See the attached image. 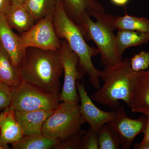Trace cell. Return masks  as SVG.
<instances>
[{
    "label": "cell",
    "instance_id": "cell-1",
    "mask_svg": "<svg viewBox=\"0 0 149 149\" xmlns=\"http://www.w3.org/2000/svg\"><path fill=\"white\" fill-rule=\"evenodd\" d=\"M19 70L22 82L59 97L60 78L63 72L60 50L27 48Z\"/></svg>",
    "mask_w": 149,
    "mask_h": 149
},
{
    "label": "cell",
    "instance_id": "cell-8",
    "mask_svg": "<svg viewBox=\"0 0 149 149\" xmlns=\"http://www.w3.org/2000/svg\"><path fill=\"white\" fill-rule=\"evenodd\" d=\"M60 52L64 77L60 100L61 102H79L80 99L76 86L77 80H80L77 67L79 58L64 39L61 41Z\"/></svg>",
    "mask_w": 149,
    "mask_h": 149
},
{
    "label": "cell",
    "instance_id": "cell-31",
    "mask_svg": "<svg viewBox=\"0 0 149 149\" xmlns=\"http://www.w3.org/2000/svg\"><path fill=\"white\" fill-rule=\"evenodd\" d=\"M12 3L17 5H22L24 0H12Z\"/></svg>",
    "mask_w": 149,
    "mask_h": 149
},
{
    "label": "cell",
    "instance_id": "cell-21",
    "mask_svg": "<svg viewBox=\"0 0 149 149\" xmlns=\"http://www.w3.org/2000/svg\"><path fill=\"white\" fill-rule=\"evenodd\" d=\"M56 0H24L23 6L31 14L36 23L53 14Z\"/></svg>",
    "mask_w": 149,
    "mask_h": 149
},
{
    "label": "cell",
    "instance_id": "cell-26",
    "mask_svg": "<svg viewBox=\"0 0 149 149\" xmlns=\"http://www.w3.org/2000/svg\"><path fill=\"white\" fill-rule=\"evenodd\" d=\"M11 99V88L0 83V109L9 107Z\"/></svg>",
    "mask_w": 149,
    "mask_h": 149
},
{
    "label": "cell",
    "instance_id": "cell-19",
    "mask_svg": "<svg viewBox=\"0 0 149 149\" xmlns=\"http://www.w3.org/2000/svg\"><path fill=\"white\" fill-rule=\"evenodd\" d=\"M60 141L44 133L24 136L20 141L12 144L13 149H55Z\"/></svg>",
    "mask_w": 149,
    "mask_h": 149
},
{
    "label": "cell",
    "instance_id": "cell-7",
    "mask_svg": "<svg viewBox=\"0 0 149 149\" xmlns=\"http://www.w3.org/2000/svg\"><path fill=\"white\" fill-rule=\"evenodd\" d=\"M24 48H39L59 51L61 41L56 35L53 23V15H48L37 22L27 32L19 35Z\"/></svg>",
    "mask_w": 149,
    "mask_h": 149
},
{
    "label": "cell",
    "instance_id": "cell-14",
    "mask_svg": "<svg viewBox=\"0 0 149 149\" xmlns=\"http://www.w3.org/2000/svg\"><path fill=\"white\" fill-rule=\"evenodd\" d=\"M68 16L79 27L86 15L90 16L93 11L105 12L104 8L97 0H62Z\"/></svg>",
    "mask_w": 149,
    "mask_h": 149
},
{
    "label": "cell",
    "instance_id": "cell-3",
    "mask_svg": "<svg viewBox=\"0 0 149 149\" xmlns=\"http://www.w3.org/2000/svg\"><path fill=\"white\" fill-rule=\"evenodd\" d=\"M136 76L137 72L131 68L128 58L115 66H104L100 74L104 85L93 93L91 98L112 109L120 106L119 100L123 101L130 108Z\"/></svg>",
    "mask_w": 149,
    "mask_h": 149
},
{
    "label": "cell",
    "instance_id": "cell-9",
    "mask_svg": "<svg viewBox=\"0 0 149 149\" xmlns=\"http://www.w3.org/2000/svg\"><path fill=\"white\" fill-rule=\"evenodd\" d=\"M116 118L110 123L120 137V148H130L136 136L144 133L146 126L148 116L143 114L137 119H131L127 116L125 109L120 105L115 109Z\"/></svg>",
    "mask_w": 149,
    "mask_h": 149
},
{
    "label": "cell",
    "instance_id": "cell-24",
    "mask_svg": "<svg viewBox=\"0 0 149 149\" xmlns=\"http://www.w3.org/2000/svg\"><path fill=\"white\" fill-rule=\"evenodd\" d=\"M130 63L131 68L135 72L148 69L149 67V52L141 51L130 59Z\"/></svg>",
    "mask_w": 149,
    "mask_h": 149
},
{
    "label": "cell",
    "instance_id": "cell-13",
    "mask_svg": "<svg viewBox=\"0 0 149 149\" xmlns=\"http://www.w3.org/2000/svg\"><path fill=\"white\" fill-rule=\"evenodd\" d=\"M130 108L133 112L149 115V70L137 72Z\"/></svg>",
    "mask_w": 149,
    "mask_h": 149
},
{
    "label": "cell",
    "instance_id": "cell-2",
    "mask_svg": "<svg viewBox=\"0 0 149 149\" xmlns=\"http://www.w3.org/2000/svg\"><path fill=\"white\" fill-rule=\"evenodd\" d=\"M53 23L58 37L66 40L79 58L77 67L80 80L88 74L91 85L96 90L100 89L101 70L95 67L92 61V57L99 54L98 50L87 44L80 27L67 15L62 0H56Z\"/></svg>",
    "mask_w": 149,
    "mask_h": 149
},
{
    "label": "cell",
    "instance_id": "cell-5",
    "mask_svg": "<svg viewBox=\"0 0 149 149\" xmlns=\"http://www.w3.org/2000/svg\"><path fill=\"white\" fill-rule=\"evenodd\" d=\"M87 41H93L101 55V62L104 66H115L122 61L113 30L100 21L94 22L88 15L84 17L80 27Z\"/></svg>",
    "mask_w": 149,
    "mask_h": 149
},
{
    "label": "cell",
    "instance_id": "cell-6",
    "mask_svg": "<svg viewBox=\"0 0 149 149\" xmlns=\"http://www.w3.org/2000/svg\"><path fill=\"white\" fill-rule=\"evenodd\" d=\"M61 102L59 97L52 95L26 82L11 88L9 107L15 111H53Z\"/></svg>",
    "mask_w": 149,
    "mask_h": 149
},
{
    "label": "cell",
    "instance_id": "cell-29",
    "mask_svg": "<svg viewBox=\"0 0 149 149\" xmlns=\"http://www.w3.org/2000/svg\"><path fill=\"white\" fill-rule=\"evenodd\" d=\"M134 149H149V143L141 142L140 143H137L133 147Z\"/></svg>",
    "mask_w": 149,
    "mask_h": 149
},
{
    "label": "cell",
    "instance_id": "cell-15",
    "mask_svg": "<svg viewBox=\"0 0 149 149\" xmlns=\"http://www.w3.org/2000/svg\"><path fill=\"white\" fill-rule=\"evenodd\" d=\"M5 111V115L0 121V146L3 149H9L8 144L17 143L24 136L15 118L14 110L8 107Z\"/></svg>",
    "mask_w": 149,
    "mask_h": 149
},
{
    "label": "cell",
    "instance_id": "cell-18",
    "mask_svg": "<svg viewBox=\"0 0 149 149\" xmlns=\"http://www.w3.org/2000/svg\"><path fill=\"white\" fill-rule=\"evenodd\" d=\"M22 82L19 69L15 66L0 42V83L12 88L18 86Z\"/></svg>",
    "mask_w": 149,
    "mask_h": 149
},
{
    "label": "cell",
    "instance_id": "cell-4",
    "mask_svg": "<svg viewBox=\"0 0 149 149\" xmlns=\"http://www.w3.org/2000/svg\"><path fill=\"white\" fill-rule=\"evenodd\" d=\"M79 107V102H61L44 123L42 133L61 141L80 131L85 122Z\"/></svg>",
    "mask_w": 149,
    "mask_h": 149
},
{
    "label": "cell",
    "instance_id": "cell-32",
    "mask_svg": "<svg viewBox=\"0 0 149 149\" xmlns=\"http://www.w3.org/2000/svg\"><path fill=\"white\" fill-rule=\"evenodd\" d=\"M6 114V111L5 110L3 112V113H1V114H0V121H1V120H2V119L4 117L5 115Z\"/></svg>",
    "mask_w": 149,
    "mask_h": 149
},
{
    "label": "cell",
    "instance_id": "cell-28",
    "mask_svg": "<svg viewBox=\"0 0 149 149\" xmlns=\"http://www.w3.org/2000/svg\"><path fill=\"white\" fill-rule=\"evenodd\" d=\"M147 116H148V120H147L146 126L143 133H144L143 139L141 142L149 143V115H147Z\"/></svg>",
    "mask_w": 149,
    "mask_h": 149
},
{
    "label": "cell",
    "instance_id": "cell-11",
    "mask_svg": "<svg viewBox=\"0 0 149 149\" xmlns=\"http://www.w3.org/2000/svg\"><path fill=\"white\" fill-rule=\"evenodd\" d=\"M91 16H93L97 21L114 31L129 30L149 33V20L144 17L130 16L125 14L124 16H113L105 12L93 11Z\"/></svg>",
    "mask_w": 149,
    "mask_h": 149
},
{
    "label": "cell",
    "instance_id": "cell-17",
    "mask_svg": "<svg viewBox=\"0 0 149 149\" xmlns=\"http://www.w3.org/2000/svg\"><path fill=\"white\" fill-rule=\"evenodd\" d=\"M3 14L9 26L20 34L27 32L36 23L23 5L12 3Z\"/></svg>",
    "mask_w": 149,
    "mask_h": 149
},
{
    "label": "cell",
    "instance_id": "cell-30",
    "mask_svg": "<svg viewBox=\"0 0 149 149\" xmlns=\"http://www.w3.org/2000/svg\"><path fill=\"white\" fill-rule=\"evenodd\" d=\"M111 2L118 6H123L125 5L128 3L129 0H111Z\"/></svg>",
    "mask_w": 149,
    "mask_h": 149
},
{
    "label": "cell",
    "instance_id": "cell-22",
    "mask_svg": "<svg viewBox=\"0 0 149 149\" xmlns=\"http://www.w3.org/2000/svg\"><path fill=\"white\" fill-rule=\"evenodd\" d=\"M99 149H119L120 137L110 123H106L97 131Z\"/></svg>",
    "mask_w": 149,
    "mask_h": 149
},
{
    "label": "cell",
    "instance_id": "cell-10",
    "mask_svg": "<svg viewBox=\"0 0 149 149\" xmlns=\"http://www.w3.org/2000/svg\"><path fill=\"white\" fill-rule=\"evenodd\" d=\"M76 86L80 102L79 109L84 122L92 129L98 130L106 123L114 121L116 116L115 110L105 111L96 107L88 95L84 82L80 83L77 80Z\"/></svg>",
    "mask_w": 149,
    "mask_h": 149
},
{
    "label": "cell",
    "instance_id": "cell-20",
    "mask_svg": "<svg viewBox=\"0 0 149 149\" xmlns=\"http://www.w3.org/2000/svg\"><path fill=\"white\" fill-rule=\"evenodd\" d=\"M116 42L119 52L123 56L127 48L142 45L149 41V33L129 30H118Z\"/></svg>",
    "mask_w": 149,
    "mask_h": 149
},
{
    "label": "cell",
    "instance_id": "cell-12",
    "mask_svg": "<svg viewBox=\"0 0 149 149\" xmlns=\"http://www.w3.org/2000/svg\"><path fill=\"white\" fill-rule=\"evenodd\" d=\"M0 42L15 66L19 69L24 61L26 49L22 45L20 35H17L9 26L3 13H0Z\"/></svg>",
    "mask_w": 149,
    "mask_h": 149
},
{
    "label": "cell",
    "instance_id": "cell-16",
    "mask_svg": "<svg viewBox=\"0 0 149 149\" xmlns=\"http://www.w3.org/2000/svg\"><path fill=\"white\" fill-rule=\"evenodd\" d=\"M54 111H15V114L17 122L23 130L24 136H27L42 133L44 123Z\"/></svg>",
    "mask_w": 149,
    "mask_h": 149
},
{
    "label": "cell",
    "instance_id": "cell-33",
    "mask_svg": "<svg viewBox=\"0 0 149 149\" xmlns=\"http://www.w3.org/2000/svg\"><path fill=\"white\" fill-rule=\"evenodd\" d=\"M0 149H3L2 148H1V146H0Z\"/></svg>",
    "mask_w": 149,
    "mask_h": 149
},
{
    "label": "cell",
    "instance_id": "cell-25",
    "mask_svg": "<svg viewBox=\"0 0 149 149\" xmlns=\"http://www.w3.org/2000/svg\"><path fill=\"white\" fill-rule=\"evenodd\" d=\"M85 132V130H80L72 136L60 141L55 149H79L81 138Z\"/></svg>",
    "mask_w": 149,
    "mask_h": 149
},
{
    "label": "cell",
    "instance_id": "cell-23",
    "mask_svg": "<svg viewBox=\"0 0 149 149\" xmlns=\"http://www.w3.org/2000/svg\"><path fill=\"white\" fill-rule=\"evenodd\" d=\"M97 131L90 127L82 136L79 149H99Z\"/></svg>",
    "mask_w": 149,
    "mask_h": 149
},
{
    "label": "cell",
    "instance_id": "cell-27",
    "mask_svg": "<svg viewBox=\"0 0 149 149\" xmlns=\"http://www.w3.org/2000/svg\"><path fill=\"white\" fill-rule=\"evenodd\" d=\"M12 4V0H0V13H4Z\"/></svg>",
    "mask_w": 149,
    "mask_h": 149
}]
</instances>
